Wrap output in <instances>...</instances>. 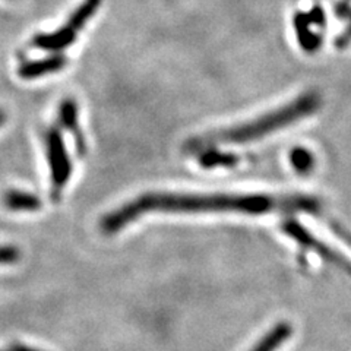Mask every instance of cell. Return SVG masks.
<instances>
[{"label": "cell", "mask_w": 351, "mask_h": 351, "mask_svg": "<svg viewBox=\"0 0 351 351\" xmlns=\"http://www.w3.org/2000/svg\"><path fill=\"white\" fill-rule=\"evenodd\" d=\"M3 205L14 213H36L43 206L38 196L14 189L3 195Z\"/></svg>", "instance_id": "9"}, {"label": "cell", "mask_w": 351, "mask_h": 351, "mask_svg": "<svg viewBox=\"0 0 351 351\" xmlns=\"http://www.w3.org/2000/svg\"><path fill=\"white\" fill-rule=\"evenodd\" d=\"M6 119H8V114L3 108H0V126H3L6 123Z\"/></svg>", "instance_id": "18"}, {"label": "cell", "mask_w": 351, "mask_h": 351, "mask_svg": "<svg viewBox=\"0 0 351 351\" xmlns=\"http://www.w3.org/2000/svg\"><path fill=\"white\" fill-rule=\"evenodd\" d=\"M66 64H68V58L62 53H54L41 60H32L21 64L18 75L22 80H36L41 78V76L60 72Z\"/></svg>", "instance_id": "7"}, {"label": "cell", "mask_w": 351, "mask_h": 351, "mask_svg": "<svg viewBox=\"0 0 351 351\" xmlns=\"http://www.w3.org/2000/svg\"><path fill=\"white\" fill-rule=\"evenodd\" d=\"M290 162L291 167L302 174H306L313 170L315 167V157L313 154L306 148H294L290 152Z\"/></svg>", "instance_id": "13"}, {"label": "cell", "mask_w": 351, "mask_h": 351, "mask_svg": "<svg viewBox=\"0 0 351 351\" xmlns=\"http://www.w3.org/2000/svg\"><path fill=\"white\" fill-rule=\"evenodd\" d=\"M347 19H348V25L344 28V31L335 40V47L338 50H343L351 44V15Z\"/></svg>", "instance_id": "15"}, {"label": "cell", "mask_w": 351, "mask_h": 351, "mask_svg": "<svg viewBox=\"0 0 351 351\" xmlns=\"http://www.w3.org/2000/svg\"><path fill=\"white\" fill-rule=\"evenodd\" d=\"M9 351H41V350L31 348V347H27V346H22V344H14L12 347L9 348Z\"/></svg>", "instance_id": "17"}, {"label": "cell", "mask_w": 351, "mask_h": 351, "mask_svg": "<svg viewBox=\"0 0 351 351\" xmlns=\"http://www.w3.org/2000/svg\"><path fill=\"white\" fill-rule=\"evenodd\" d=\"M46 147L51 173V197L54 202H58L72 176V161L66 151L60 130L56 126L46 132Z\"/></svg>", "instance_id": "3"}, {"label": "cell", "mask_w": 351, "mask_h": 351, "mask_svg": "<svg viewBox=\"0 0 351 351\" xmlns=\"http://www.w3.org/2000/svg\"><path fill=\"white\" fill-rule=\"evenodd\" d=\"M293 27L300 47L306 53H315L322 46V31L326 27V15L322 6L315 5L309 10H299L293 16Z\"/></svg>", "instance_id": "4"}, {"label": "cell", "mask_w": 351, "mask_h": 351, "mask_svg": "<svg viewBox=\"0 0 351 351\" xmlns=\"http://www.w3.org/2000/svg\"><path fill=\"white\" fill-rule=\"evenodd\" d=\"M321 106V95L317 93H306L295 98L294 101L269 112L250 122L240 123L232 128L221 129L211 134L186 141L183 151L189 154L201 152L206 148H214L217 145H234L246 144L255 139L274 134L285 126H290L299 120L313 114Z\"/></svg>", "instance_id": "2"}, {"label": "cell", "mask_w": 351, "mask_h": 351, "mask_svg": "<svg viewBox=\"0 0 351 351\" xmlns=\"http://www.w3.org/2000/svg\"><path fill=\"white\" fill-rule=\"evenodd\" d=\"M100 5H101V0H85L82 5H80L75 9V12L71 15L68 21V25L78 32L85 27L86 22L97 14Z\"/></svg>", "instance_id": "11"}, {"label": "cell", "mask_w": 351, "mask_h": 351, "mask_svg": "<svg viewBox=\"0 0 351 351\" xmlns=\"http://www.w3.org/2000/svg\"><path fill=\"white\" fill-rule=\"evenodd\" d=\"M59 122L60 125L71 132L75 139V147L78 151V156L84 157L86 152V141L84 132L80 128V117H78V104L73 98H64L59 107Z\"/></svg>", "instance_id": "6"}, {"label": "cell", "mask_w": 351, "mask_h": 351, "mask_svg": "<svg viewBox=\"0 0 351 351\" xmlns=\"http://www.w3.org/2000/svg\"><path fill=\"white\" fill-rule=\"evenodd\" d=\"M21 259V252L15 246H0V265L15 263Z\"/></svg>", "instance_id": "14"}, {"label": "cell", "mask_w": 351, "mask_h": 351, "mask_svg": "<svg viewBox=\"0 0 351 351\" xmlns=\"http://www.w3.org/2000/svg\"><path fill=\"white\" fill-rule=\"evenodd\" d=\"M281 228L284 230L285 234H289L291 239H294L302 247L316 252V254L326 262L334 263V265L339 268H344L347 272L351 274V263L344 256L337 254L334 249L326 246L324 241L312 236V233L307 232V230L295 221V219H285L281 224Z\"/></svg>", "instance_id": "5"}, {"label": "cell", "mask_w": 351, "mask_h": 351, "mask_svg": "<svg viewBox=\"0 0 351 351\" xmlns=\"http://www.w3.org/2000/svg\"><path fill=\"white\" fill-rule=\"evenodd\" d=\"M321 201L306 195L267 193H170L149 192L138 196L113 213L103 217L100 228L104 234H114L148 213L215 214L234 213L262 215L271 213L321 211Z\"/></svg>", "instance_id": "1"}, {"label": "cell", "mask_w": 351, "mask_h": 351, "mask_svg": "<svg viewBox=\"0 0 351 351\" xmlns=\"http://www.w3.org/2000/svg\"><path fill=\"white\" fill-rule=\"evenodd\" d=\"M291 334H293V329L290 324L287 322L277 324L265 337H262L261 341L250 351H276L280 346H282L285 341H287Z\"/></svg>", "instance_id": "10"}, {"label": "cell", "mask_w": 351, "mask_h": 351, "mask_svg": "<svg viewBox=\"0 0 351 351\" xmlns=\"http://www.w3.org/2000/svg\"><path fill=\"white\" fill-rule=\"evenodd\" d=\"M334 14L339 19H347L351 15V0H338L334 8Z\"/></svg>", "instance_id": "16"}, {"label": "cell", "mask_w": 351, "mask_h": 351, "mask_svg": "<svg viewBox=\"0 0 351 351\" xmlns=\"http://www.w3.org/2000/svg\"><path fill=\"white\" fill-rule=\"evenodd\" d=\"M75 40H76V31L66 24L63 28L54 32L36 36V38L32 40V44H34V46L40 50L59 53L63 49L72 46Z\"/></svg>", "instance_id": "8"}, {"label": "cell", "mask_w": 351, "mask_h": 351, "mask_svg": "<svg viewBox=\"0 0 351 351\" xmlns=\"http://www.w3.org/2000/svg\"><path fill=\"white\" fill-rule=\"evenodd\" d=\"M199 164L204 169H215V167H226V166H236L237 158L232 154L218 152L217 149L206 148L199 152Z\"/></svg>", "instance_id": "12"}]
</instances>
